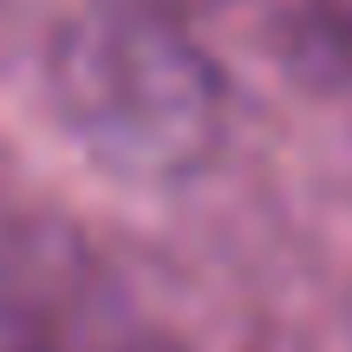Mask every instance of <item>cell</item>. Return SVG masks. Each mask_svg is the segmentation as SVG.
Here are the masks:
<instances>
[{"mask_svg": "<svg viewBox=\"0 0 352 352\" xmlns=\"http://www.w3.org/2000/svg\"><path fill=\"white\" fill-rule=\"evenodd\" d=\"M280 46L314 85H352V0H294Z\"/></svg>", "mask_w": 352, "mask_h": 352, "instance_id": "3", "label": "cell"}, {"mask_svg": "<svg viewBox=\"0 0 352 352\" xmlns=\"http://www.w3.org/2000/svg\"><path fill=\"white\" fill-rule=\"evenodd\" d=\"M59 124L131 183H183L228 138V78L176 13L98 0L46 46Z\"/></svg>", "mask_w": 352, "mask_h": 352, "instance_id": "1", "label": "cell"}, {"mask_svg": "<svg viewBox=\"0 0 352 352\" xmlns=\"http://www.w3.org/2000/svg\"><path fill=\"white\" fill-rule=\"evenodd\" d=\"M0 352H170L144 333H91L52 294L0 274Z\"/></svg>", "mask_w": 352, "mask_h": 352, "instance_id": "2", "label": "cell"}]
</instances>
